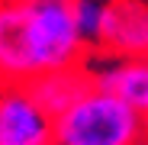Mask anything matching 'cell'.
Instances as JSON below:
<instances>
[{
  "mask_svg": "<svg viewBox=\"0 0 148 145\" xmlns=\"http://www.w3.org/2000/svg\"><path fill=\"white\" fill-rule=\"evenodd\" d=\"M145 116L103 87H87L55 116V145H138Z\"/></svg>",
  "mask_w": 148,
  "mask_h": 145,
  "instance_id": "obj_1",
  "label": "cell"
},
{
  "mask_svg": "<svg viewBox=\"0 0 148 145\" xmlns=\"http://www.w3.org/2000/svg\"><path fill=\"white\" fill-rule=\"evenodd\" d=\"M23 7H26L29 42H32L39 74L84 65L87 45H84L77 26H74L71 0H23Z\"/></svg>",
  "mask_w": 148,
  "mask_h": 145,
  "instance_id": "obj_2",
  "label": "cell"
},
{
  "mask_svg": "<svg viewBox=\"0 0 148 145\" xmlns=\"http://www.w3.org/2000/svg\"><path fill=\"white\" fill-rule=\"evenodd\" d=\"M0 145H55V116L29 90V84L0 81Z\"/></svg>",
  "mask_w": 148,
  "mask_h": 145,
  "instance_id": "obj_3",
  "label": "cell"
},
{
  "mask_svg": "<svg viewBox=\"0 0 148 145\" xmlns=\"http://www.w3.org/2000/svg\"><path fill=\"white\" fill-rule=\"evenodd\" d=\"M84 68L93 87H103L138 116L148 119V58H126L113 52H97L84 58Z\"/></svg>",
  "mask_w": 148,
  "mask_h": 145,
  "instance_id": "obj_4",
  "label": "cell"
},
{
  "mask_svg": "<svg viewBox=\"0 0 148 145\" xmlns=\"http://www.w3.org/2000/svg\"><path fill=\"white\" fill-rule=\"evenodd\" d=\"M39 74L23 0H0V81L29 84Z\"/></svg>",
  "mask_w": 148,
  "mask_h": 145,
  "instance_id": "obj_5",
  "label": "cell"
},
{
  "mask_svg": "<svg viewBox=\"0 0 148 145\" xmlns=\"http://www.w3.org/2000/svg\"><path fill=\"white\" fill-rule=\"evenodd\" d=\"M103 52L148 58V3L145 0H113L103 29Z\"/></svg>",
  "mask_w": 148,
  "mask_h": 145,
  "instance_id": "obj_6",
  "label": "cell"
},
{
  "mask_svg": "<svg viewBox=\"0 0 148 145\" xmlns=\"http://www.w3.org/2000/svg\"><path fill=\"white\" fill-rule=\"evenodd\" d=\"M87 87H90V74H87L84 65L61 68V71H45V74H39V78L29 81L32 97H36V100L52 113V116L64 113Z\"/></svg>",
  "mask_w": 148,
  "mask_h": 145,
  "instance_id": "obj_7",
  "label": "cell"
},
{
  "mask_svg": "<svg viewBox=\"0 0 148 145\" xmlns=\"http://www.w3.org/2000/svg\"><path fill=\"white\" fill-rule=\"evenodd\" d=\"M71 7H74V26H77L84 45L87 48H100L113 0H71Z\"/></svg>",
  "mask_w": 148,
  "mask_h": 145,
  "instance_id": "obj_8",
  "label": "cell"
}]
</instances>
